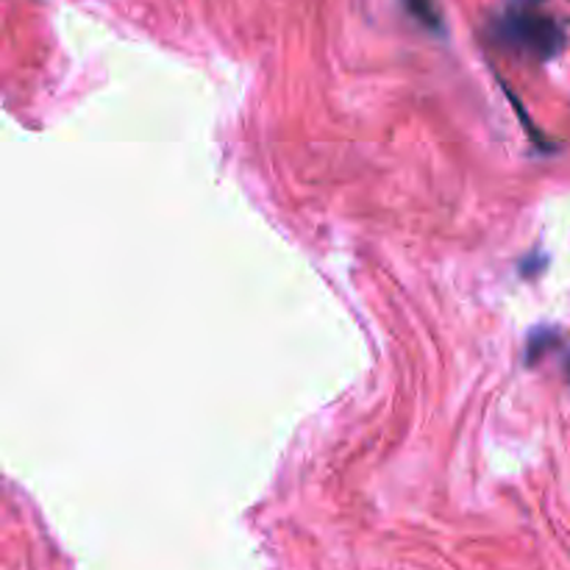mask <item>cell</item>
Here are the masks:
<instances>
[{
    "label": "cell",
    "mask_w": 570,
    "mask_h": 570,
    "mask_svg": "<svg viewBox=\"0 0 570 570\" xmlns=\"http://www.w3.org/2000/svg\"><path fill=\"white\" fill-rule=\"evenodd\" d=\"M406 9L429 28H440V9L434 0H406Z\"/></svg>",
    "instance_id": "obj_2"
},
{
    "label": "cell",
    "mask_w": 570,
    "mask_h": 570,
    "mask_svg": "<svg viewBox=\"0 0 570 570\" xmlns=\"http://www.w3.org/2000/svg\"><path fill=\"white\" fill-rule=\"evenodd\" d=\"M501 37L540 59H551L562 48L560 26L534 11H510L501 22Z\"/></svg>",
    "instance_id": "obj_1"
}]
</instances>
